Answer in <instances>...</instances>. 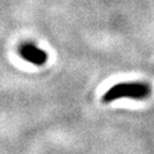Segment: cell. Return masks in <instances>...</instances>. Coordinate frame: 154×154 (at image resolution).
I'll return each instance as SVG.
<instances>
[{
    "mask_svg": "<svg viewBox=\"0 0 154 154\" xmlns=\"http://www.w3.org/2000/svg\"><path fill=\"white\" fill-rule=\"evenodd\" d=\"M152 94V88L146 83H122L112 86L103 96V102H113L123 97L134 100L148 98Z\"/></svg>",
    "mask_w": 154,
    "mask_h": 154,
    "instance_id": "6da1fadb",
    "label": "cell"
},
{
    "mask_svg": "<svg viewBox=\"0 0 154 154\" xmlns=\"http://www.w3.org/2000/svg\"><path fill=\"white\" fill-rule=\"evenodd\" d=\"M21 55L23 56L24 60H27L34 64H43L46 61V54L43 50L35 48L34 45H29V44L22 46Z\"/></svg>",
    "mask_w": 154,
    "mask_h": 154,
    "instance_id": "7a4b0ae2",
    "label": "cell"
}]
</instances>
